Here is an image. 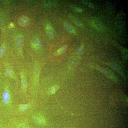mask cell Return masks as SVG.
Masks as SVG:
<instances>
[{"instance_id": "obj_1", "label": "cell", "mask_w": 128, "mask_h": 128, "mask_svg": "<svg viewBox=\"0 0 128 128\" xmlns=\"http://www.w3.org/2000/svg\"><path fill=\"white\" fill-rule=\"evenodd\" d=\"M18 89L13 80L0 76V113L4 122L12 116L14 108L20 102Z\"/></svg>"}, {"instance_id": "obj_2", "label": "cell", "mask_w": 128, "mask_h": 128, "mask_svg": "<svg viewBox=\"0 0 128 128\" xmlns=\"http://www.w3.org/2000/svg\"><path fill=\"white\" fill-rule=\"evenodd\" d=\"M31 62L29 63L27 93L31 98H37L40 89L39 77L42 64L33 55L30 54Z\"/></svg>"}, {"instance_id": "obj_3", "label": "cell", "mask_w": 128, "mask_h": 128, "mask_svg": "<svg viewBox=\"0 0 128 128\" xmlns=\"http://www.w3.org/2000/svg\"><path fill=\"white\" fill-rule=\"evenodd\" d=\"M15 62L20 76V84L18 90L19 101L21 102L26 103L31 99L27 93L29 63L17 57Z\"/></svg>"}, {"instance_id": "obj_4", "label": "cell", "mask_w": 128, "mask_h": 128, "mask_svg": "<svg viewBox=\"0 0 128 128\" xmlns=\"http://www.w3.org/2000/svg\"><path fill=\"white\" fill-rule=\"evenodd\" d=\"M16 57V56H14L8 58L0 61L4 67V75L13 80L19 89L20 84V76L15 64Z\"/></svg>"}, {"instance_id": "obj_5", "label": "cell", "mask_w": 128, "mask_h": 128, "mask_svg": "<svg viewBox=\"0 0 128 128\" xmlns=\"http://www.w3.org/2000/svg\"><path fill=\"white\" fill-rule=\"evenodd\" d=\"M37 98H32L26 103L19 102L16 106L12 116L22 117L28 118L36 110L38 106Z\"/></svg>"}, {"instance_id": "obj_6", "label": "cell", "mask_w": 128, "mask_h": 128, "mask_svg": "<svg viewBox=\"0 0 128 128\" xmlns=\"http://www.w3.org/2000/svg\"><path fill=\"white\" fill-rule=\"evenodd\" d=\"M5 128H34L27 118L12 116L4 122Z\"/></svg>"}, {"instance_id": "obj_7", "label": "cell", "mask_w": 128, "mask_h": 128, "mask_svg": "<svg viewBox=\"0 0 128 128\" xmlns=\"http://www.w3.org/2000/svg\"><path fill=\"white\" fill-rule=\"evenodd\" d=\"M30 123L34 128H43L47 123L46 115L42 111L37 109L28 118Z\"/></svg>"}, {"instance_id": "obj_8", "label": "cell", "mask_w": 128, "mask_h": 128, "mask_svg": "<svg viewBox=\"0 0 128 128\" xmlns=\"http://www.w3.org/2000/svg\"><path fill=\"white\" fill-rule=\"evenodd\" d=\"M14 56H16L15 54L9 51L6 43H3L0 47V61Z\"/></svg>"}, {"instance_id": "obj_9", "label": "cell", "mask_w": 128, "mask_h": 128, "mask_svg": "<svg viewBox=\"0 0 128 128\" xmlns=\"http://www.w3.org/2000/svg\"><path fill=\"white\" fill-rule=\"evenodd\" d=\"M31 48L34 50H37L40 49L41 46L40 39L38 38L34 39L31 42Z\"/></svg>"}, {"instance_id": "obj_10", "label": "cell", "mask_w": 128, "mask_h": 128, "mask_svg": "<svg viewBox=\"0 0 128 128\" xmlns=\"http://www.w3.org/2000/svg\"><path fill=\"white\" fill-rule=\"evenodd\" d=\"M93 23L95 26L99 30L101 31H103L104 30V25L101 20L97 19H95L93 20Z\"/></svg>"}, {"instance_id": "obj_11", "label": "cell", "mask_w": 128, "mask_h": 128, "mask_svg": "<svg viewBox=\"0 0 128 128\" xmlns=\"http://www.w3.org/2000/svg\"><path fill=\"white\" fill-rule=\"evenodd\" d=\"M18 21L19 23L21 25L24 26H27L29 24V21L28 19L25 16L20 17Z\"/></svg>"}, {"instance_id": "obj_12", "label": "cell", "mask_w": 128, "mask_h": 128, "mask_svg": "<svg viewBox=\"0 0 128 128\" xmlns=\"http://www.w3.org/2000/svg\"><path fill=\"white\" fill-rule=\"evenodd\" d=\"M46 32L49 37H53L54 35V32L52 28L49 25L47 26L46 29Z\"/></svg>"}, {"instance_id": "obj_13", "label": "cell", "mask_w": 128, "mask_h": 128, "mask_svg": "<svg viewBox=\"0 0 128 128\" xmlns=\"http://www.w3.org/2000/svg\"><path fill=\"white\" fill-rule=\"evenodd\" d=\"M64 26L65 29L68 32L71 33H74V31L71 26L67 22L64 24Z\"/></svg>"}, {"instance_id": "obj_14", "label": "cell", "mask_w": 128, "mask_h": 128, "mask_svg": "<svg viewBox=\"0 0 128 128\" xmlns=\"http://www.w3.org/2000/svg\"><path fill=\"white\" fill-rule=\"evenodd\" d=\"M72 21L77 25L81 28H83V26L80 21L76 18L72 16L70 17Z\"/></svg>"}, {"instance_id": "obj_15", "label": "cell", "mask_w": 128, "mask_h": 128, "mask_svg": "<svg viewBox=\"0 0 128 128\" xmlns=\"http://www.w3.org/2000/svg\"><path fill=\"white\" fill-rule=\"evenodd\" d=\"M59 88V87L58 86H54L48 90L47 92V94L49 95L55 94L58 90Z\"/></svg>"}, {"instance_id": "obj_16", "label": "cell", "mask_w": 128, "mask_h": 128, "mask_svg": "<svg viewBox=\"0 0 128 128\" xmlns=\"http://www.w3.org/2000/svg\"><path fill=\"white\" fill-rule=\"evenodd\" d=\"M107 6L108 11L110 12L114 10V7L112 3L110 1H108L107 3Z\"/></svg>"}, {"instance_id": "obj_17", "label": "cell", "mask_w": 128, "mask_h": 128, "mask_svg": "<svg viewBox=\"0 0 128 128\" xmlns=\"http://www.w3.org/2000/svg\"><path fill=\"white\" fill-rule=\"evenodd\" d=\"M66 49V46H64L61 47L55 53V55H59L62 54L64 53Z\"/></svg>"}, {"instance_id": "obj_18", "label": "cell", "mask_w": 128, "mask_h": 128, "mask_svg": "<svg viewBox=\"0 0 128 128\" xmlns=\"http://www.w3.org/2000/svg\"><path fill=\"white\" fill-rule=\"evenodd\" d=\"M5 73L4 67L2 63L0 61V76L4 75Z\"/></svg>"}, {"instance_id": "obj_19", "label": "cell", "mask_w": 128, "mask_h": 128, "mask_svg": "<svg viewBox=\"0 0 128 128\" xmlns=\"http://www.w3.org/2000/svg\"><path fill=\"white\" fill-rule=\"evenodd\" d=\"M71 8L74 11L78 12H81L83 11L82 9L77 7L72 6L71 7Z\"/></svg>"}, {"instance_id": "obj_20", "label": "cell", "mask_w": 128, "mask_h": 128, "mask_svg": "<svg viewBox=\"0 0 128 128\" xmlns=\"http://www.w3.org/2000/svg\"><path fill=\"white\" fill-rule=\"evenodd\" d=\"M82 3L89 7L93 9L94 7L91 3L86 1H82Z\"/></svg>"}, {"instance_id": "obj_21", "label": "cell", "mask_w": 128, "mask_h": 128, "mask_svg": "<svg viewBox=\"0 0 128 128\" xmlns=\"http://www.w3.org/2000/svg\"><path fill=\"white\" fill-rule=\"evenodd\" d=\"M123 20L122 18L121 17H119L117 19V23L119 26H120L122 25L123 23Z\"/></svg>"}, {"instance_id": "obj_22", "label": "cell", "mask_w": 128, "mask_h": 128, "mask_svg": "<svg viewBox=\"0 0 128 128\" xmlns=\"http://www.w3.org/2000/svg\"><path fill=\"white\" fill-rule=\"evenodd\" d=\"M4 122V119L2 115L0 113V126Z\"/></svg>"}, {"instance_id": "obj_23", "label": "cell", "mask_w": 128, "mask_h": 128, "mask_svg": "<svg viewBox=\"0 0 128 128\" xmlns=\"http://www.w3.org/2000/svg\"><path fill=\"white\" fill-rule=\"evenodd\" d=\"M82 52V50L81 48H79L77 50V53L79 54H81Z\"/></svg>"}, {"instance_id": "obj_24", "label": "cell", "mask_w": 128, "mask_h": 128, "mask_svg": "<svg viewBox=\"0 0 128 128\" xmlns=\"http://www.w3.org/2000/svg\"><path fill=\"white\" fill-rule=\"evenodd\" d=\"M0 128H5L4 125V122H3L0 126Z\"/></svg>"}]
</instances>
